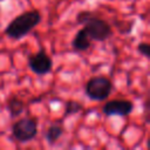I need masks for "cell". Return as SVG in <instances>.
Returning <instances> with one entry per match:
<instances>
[{
    "label": "cell",
    "instance_id": "cell-4",
    "mask_svg": "<svg viewBox=\"0 0 150 150\" xmlns=\"http://www.w3.org/2000/svg\"><path fill=\"white\" fill-rule=\"evenodd\" d=\"M13 137L20 143H27L38 135V122L30 117H22L12 125Z\"/></svg>",
    "mask_w": 150,
    "mask_h": 150
},
{
    "label": "cell",
    "instance_id": "cell-3",
    "mask_svg": "<svg viewBox=\"0 0 150 150\" xmlns=\"http://www.w3.org/2000/svg\"><path fill=\"white\" fill-rule=\"evenodd\" d=\"M112 90V83L104 76L91 77L84 87L86 95L93 101H104L109 97Z\"/></svg>",
    "mask_w": 150,
    "mask_h": 150
},
{
    "label": "cell",
    "instance_id": "cell-8",
    "mask_svg": "<svg viewBox=\"0 0 150 150\" xmlns=\"http://www.w3.org/2000/svg\"><path fill=\"white\" fill-rule=\"evenodd\" d=\"M62 134H63L62 125L61 124H57V123H54V124H52L47 129L45 137H46L47 143H49L50 145H53V144H55L60 139V137L62 136Z\"/></svg>",
    "mask_w": 150,
    "mask_h": 150
},
{
    "label": "cell",
    "instance_id": "cell-7",
    "mask_svg": "<svg viewBox=\"0 0 150 150\" xmlns=\"http://www.w3.org/2000/svg\"><path fill=\"white\" fill-rule=\"evenodd\" d=\"M91 46V40L89 39V36L86 34L84 29L81 28L76 35L74 36L73 41H71V47L77 50V52H84L87 49H89V47Z\"/></svg>",
    "mask_w": 150,
    "mask_h": 150
},
{
    "label": "cell",
    "instance_id": "cell-10",
    "mask_svg": "<svg viewBox=\"0 0 150 150\" xmlns=\"http://www.w3.org/2000/svg\"><path fill=\"white\" fill-rule=\"evenodd\" d=\"M83 109V105L77 102V101H67L66 102V107H64V116H69V115H74L80 112Z\"/></svg>",
    "mask_w": 150,
    "mask_h": 150
},
{
    "label": "cell",
    "instance_id": "cell-11",
    "mask_svg": "<svg viewBox=\"0 0 150 150\" xmlns=\"http://www.w3.org/2000/svg\"><path fill=\"white\" fill-rule=\"evenodd\" d=\"M137 50H138V53H139L141 55H143V56H145V57H149V56H150V46H149V43H146V42H141V43H138Z\"/></svg>",
    "mask_w": 150,
    "mask_h": 150
},
{
    "label": "cell",
    "instance_id": "cell-9",
    "mask_svg": "<svg viewBox=\"0 0 150 150\" xmlns=\"http://www.w3.org/2000/svg\"><path fill=\"white\" fill-rule=\"evenodd\" d=\"M6 108H7L9 115H11L12 117H16V116H19L20 114L23 112L25 104H23V102H22L20 98L13 96V97H11V98L7 101Z\"/></svg>",
    "mask_w": 150,
    "mask_h": 150
},
{
    "label": "cell",
    "instance_id": "cell-5",
    "mask_svg": "<svg viewBox=\"0 0 150 150\" xmlns=\"http://www.w3.org/2000/svg\"><path fill=\"white\" fill-rule=\"evenodd\" d=\"M28 67L34 74L42 76L50 73L53 67V61L43 49H40L36 53L30 54L28 56Z\"/></svg>",
    "mask_w": 150,
    "mask_h": 150
},
{
    "label": "cell",
    "instance_id": "cell-2",
    "mask_svg": "<svg viewBox=\"0 0 150 150\" xmlns=\"http://www.w3.org/2000/svg\"><path fill=\"white\" fill-rule=\"evenodd\" d=\"M41 22V14L36 11L23 12L22 14L16 15L5 28V34L13 39L20 40L26 36L33 28H35Z\"/></svg>",
    "mask_w": 150,
    "mask_h": 150
},
{
    "label": "cell",
    "instance_id": "cell-6",
    "mask_svg": "<svg viewBox=\"0 0 150 150\" xmlns=\"http://www.w3.org/2000/svg\"><path fill=\"white\" fill-rule=\"evenodd\" d=\"M134 110V103L129 100H111L104 103L102 112L105 116H128Z\"/></svg>",
    "mask_w": 150,
    "mask_h": 150
},
{
    "label": "cell",
    "instance_id": "cell-12",
    "mask_svg": "<svg viewBox=\"0 0 150 150\" xmlns=\"http://www.w3.org/2000/svg\"><path fill=\"white\" fill-rule=\"evenodd\" d=\"M0 1H2V0H0Z\"/></svg>",
    "mask_w": 150,
    "mask_h": 150
},
{
    "label": "cell",
    "instance_id": "cell-1",
    "mask_svg": "<svg viewBox=\"0 0 150 150\" xmlns=\"http://www.w3.org/2000/svg\"><path fill=\"white\" fill-rule=\"evenodd\" d=\"M77 22L83 25V29L93 41H105L112 34L111 26L103 19H100L89 11H82L76 16Z\"/></svg>",
    "mask_w": 150,
    "mask_h": 150
}]
</instances>
